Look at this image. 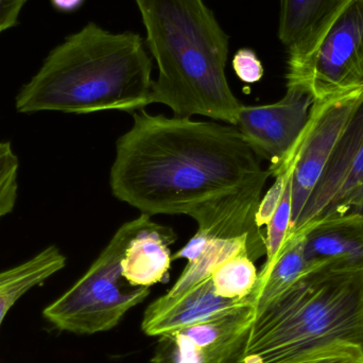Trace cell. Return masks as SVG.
Masks as SVG:
<instances>
[{"label": "cell", "instance_id": "1", "mask_svg": "<svg viewBox=\"0 0 363 363\" xmlns=\"http://www.w3.org/2000/svg\"><path fill=\"white\" fill-rule=\"evenodd\" d=\"M111 169L118 200L144 215H185L217 238L249 236L256 259L267 254L256 224L270 178L236 125L133 112Z\"/></svg>", "mask_w": 363, "mask_h": 363}, {"label": "cell", "instance_id": "2", "mask_svg": "<svg viewBox=\"0 0 363 363\" xmlns=\"http://www.w3.org/2000/svg\"><path fill=\"white\" fill-rule=\"evenodd\" d=\"M151 72L142 36L89 23L49 53L17 94L15 108L21 114L133 113L149 106Z\"/></svg>", "mask_w": 363, "mask_h": 363}, {"label": "cell", "instance_id": "3", "mask_svg": "<svg viewBox=\"0 0 363 363\" xmlns=\"http://www.w3.org/2000/svg\"><path fill=\"white\" fill-rule=\"evenodd\" d=\"M147 46L159 69L149 106L162 104L174 117H208L236 125L242 104L225 74L228 35L203 0H135Z\"/></svg>", "mask_w": 363, "mask_h": 363}, {"label": "cell", "instance_id": "4", "mask_svg": "<svg viewBox=\"0 0 363 363\" xmlns=\"http://www.w3.org/2000/svg\"><path fill=\"white\" fill-rule=\"evenodd\" d=\"M337 345L363 352V267L313 269L256 315L236 363H281Z\"/></svg>", "mask_w": 363, "mask_h": 363}, {"label": "cell", "instance_id": "5", "mask_svg": "<svg viewBox=\"0 0 363 363\" xmlns=\"http://www.w3.org/2000/svg\"><path fill=\"white\" fill-rule=\"evenodd\" d=\"M150 221V216L142 213L121 225L85 274L48 305L43 317L57 330L77 335L108 332L118 325L150 294V288L128 283L121 270L128 245Z\"/></svg>", "mask_w": 363, "mask_h": 363}, {"label": "cell", "instance_id": "6", "mask_svg": "<svg viewBox=\"0 0 363 363\" xmlns=\"http://www.w3.org/2000/svg\"><path fill=\"white\" fill-rule=\"evenodd\" d=\"M286 79L315 102L363 91V0H345L308 50L288 60Z\"/></svg>", "mask_w": 363, "mask_h": 363}, {"label": "cell", "instance_id": "7", "mask_svg": "<svg viewBox=\"0 0 363 363\" xmlns=\"http://www.w3.org/2000/svg\"><path fill=\"white\" fill-rule=\"evenodd\" d=\"M313 102L305 89L287 86L286 95L275 104L241 106L236 127L254 153L270 162L268 172L273 178L291 165Z\"/></svg>", "mask_w": 363, "mask_h": 363}, {"label": "cell", "instance_id": "8", "mask_svg": "<svg viewBox=\"0 0 363 363\" xmlns=\"http://www.w3.org/2000/svg\"><path fill=\"white\" fill-rule=\"evenodd\" d=\"M362 97L363 91H358L328 101L313 102L306 129L294 153L290 230L317 187Z\"/></svg>", "mask_w": 363, "mask_h": 363}, {"label": "cell", "instance_id": "9", "mask_svg": "<svg viewBox=\"0 0 363 363\" xmlns=\"http://www.w3.org/2000/svg\"><path fill=\"white\" fill-rule=\"evenodd\" d=\"M362 182L363 97L287 239L317 222L347 213L350 199Z\"/></svg>", "mask_w": 363, "mask_h": 363}, {"label": "cell", "instance_id": "10", "mask_svg": "<svg viewBox=\"0 0 363 363\" xmlns=\"http://www.w3.org/2000/svg\"><path fill=\"white\" fill-rule=\"evenodd\" d=\"M255 318L250 305L159 337L151 363H236Z\"/></svg>", "mask_w": 363, "mask_h": 363}, {"label": "cell", "instance_id": "11", "mask_svg": "<svg viewBox=\"0 0 363 363\" xmlns=\"http://www.w3.org/2000/svg\"><path fill=\"white\" fill-rule=\"evenodd\" d=\"M250 305H254L251 296L241 300L218 296L209 279L179 298H157L147 308L142 328L148 336L161 337L230 315Z\"/></svg>", "mask_w": 363, "mask_h": 363}, {"label": "cell", "instance_id": "12", "mask_svg": "<svg viewBox=\"0 0 363 363\" xmlns=\"http://www.w3.org/2000/svg\"><path fill=\"white\" fill-rule=\"evenodd\" d=\"M305 258L311 266L337 262L363 267V215L347 213L317 222L301 233Z\"/></svg>", "mask_w": 363, "mask_h": 363}, {"label": "cell", "instance_id": "13", "mask_svg": "<svg viewBox=\"0 0 363 363\" xmlns=\"http://www.w3.org/2000/svg\"><path fill=\"white\" fill-rule=\"evenodd\" d=\"M174 230L151 220L130 241L121 260V270L128 283L150 288L168 279L172 255L170 245L176 242Z\"/></svg>", "mask_w": 363, "mask_h": 363}, {"label": "cell", "instance_id": "14", "mask_svg": "<svg viewBox=\"0 0 363 363\" xmlns=\"http://www.w3.org/2000/svg\"><path fill=\"white\" fill-rule=\"evenodd\" d=\"M249 253L256 260L253 245L249 236L235 238H217L196 232L172 259H186L187 264L172 289L164 294L165 298H176L192 288L211 279L213 271L228 258L240 253Z\"/></svg>", "mask_w": 363, "mask_h": 363}, {"label": "cell", "instance_id": "15", "mask_svg": "<svg viewBox=\"0 0 363 363\" xmlns=\"http://www.w3.org/2000/svg\"><path fill=\"white\" fill-rule=\"evenodd\" d=\"M345 0H279V38L288 60L308 50Z\"/></svg>", "mask_w": 363, "mask_h": 363}, {"label": "cell", "instance_id": "16", "mask_svg": "<svg viewBox=\"0 0 363 363\" xmlns=\"http://www.w3.org/2000/svg\"><path fill=\"white\" fill-rule=\"evenodd\" d=\"M303 238V234L289 237L277 259L260 269L257 283L251 294L256 315L281 298L307 273L321 266H311L307 262Z\"/></svg>", "mask_w": 363, "mask_h": 363}, {"label": "cell", "instance_id": "17", "mask_svg": "<svg viewBox=\"0 0 363 363\" xmlns=\"http://www.w3.org/2000/svg\"><path fill=\"white\" fill-rule=\"evenodd\" d=\"M67 258L57 245H49L35 256L0 271V328L11 309L33 288L65 268Z\"/></svg>", "mask_w": 363, "mask_h": 363}, {"label": "cell", "instance_id": "18", "mask_svg": "<svg viewBox=\"0 0 363 363\" xmlns=\"http://www.w3.org/2000/svg\"><path fill=\"white\" fill-rule=\"evenodd\" d=\"M257 279V269L247 252L228 258L211 275L216 294L230 300H241L251 296Z\"/></svg>", "mask_w": 363, "mask_h": 363}, {"label": "cell", "instance_id": "19", "mask_svg": "<svg viewBox=\"0 0 363 363\" xmlns=\"http://www.w3.org/2000/svg\"><path fill=\"white\" fill-rule=\"evenodd\" d=\"M291 174L292 169L281 203L266 225L267 260L264 264H272L277 259L289 234L292 217Z\"/></svg>", "mask_w": 363, "mask_h": 363}, {"label": "cell", "instance_id": "20", "mask_svg": "<svg viewBox=\"0 0 363 363\" xmlns=\"http://www.w3.org/2000/svg\"><path fill=\"white\" fill-rule=\"evenodd\" d=\"M18 157L12 143H0V221L10 215L18 199Z\"/></svg>", "mask_w": 363, "mask_h": 363}, {"label": "cell", "instance_id": "21", "mask_svg": "<svg viewBox=\"0 0 363 363\" xmlns=\"http://www.w3.org/2000/svg\"><path fill=\"white\" fill-rule=\"evenodd\" d=\"M281 363H363V352L353 345H337Z\"/></svg>", "mask_w": 363, "mask_h": 363}, {"label": "cell", "instance_id": "22", "mask_svg": "<svg viewBox=\"0 0 363 363\" xmlns=\"http://www.w3.org/2000/svg\"><path fill=\"white\" fill-rule=\"evenodd\" d=\"M292 164H294V161L287 170L275 177L274 183L267 191L266 196L260 200L257 213H256V224L258 228H262V226H266L279 207L281 198H283L284 191H285L286 184H287L288 178L291 172Z\"/></svg>", "mask_w": 363, "mask_h": 363}, {"label": "cell", "instance_id": "23", "mask_svg": "<svg viewBox=\"0 0 363 363\" xmlns=\"http://www.w3.org/2000/svg\"><path fill=\"white\" fill-rule=\"evenodd\" d=\"M232 65L237 77L242 82L252 84L259 82L264 77V69L262 61L252 49H239L233 57Z\"/></svg>", "mask_w": 363, "mask_h": 363}, {"label": "cell", "instance_id": "24", "mask_svg": "<svg viewBox=\"0 0 363 363\" xmlns=\"http://www.w3.org/2000/svg\"><path fill=\"white\" fill-rule=\"evenodd\" d=\"M26 1L27 0H0V34L16 25Z\"/></svg>", "mask_w": 363, "mask_h": 363}, {"label": "cell", "instance_id": "25", "mask_svg": "<svg viewBox=\"0 0 363 363\" xmlns=\"http://www.w3.org/2000/svg\"><path fill=\"white\" fill-rule=\"evenodd\" d=\"M347 213H359L363 215V182L354 191L347 204Z\"/></svg>", "mask_w": 363, "mask_h": 363}, {"label": "cell", "instance_id": "26", "mask_svg": "<svg viewBox=\"0 0 363 363\" xmlns=\"http://www.w3.org/2000/svg\"><path fill=\"white\" fill-rule=\"evenodd\" d=\"M85 0H51V4L61 12H74L84 4Z\"/></svg>", "mask_w": 363, "mask_h": 363}]
</instances>
